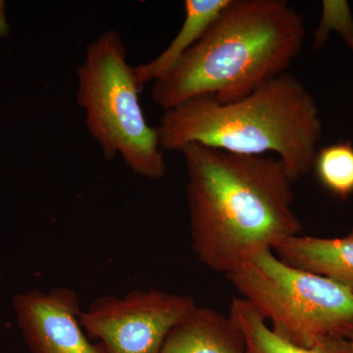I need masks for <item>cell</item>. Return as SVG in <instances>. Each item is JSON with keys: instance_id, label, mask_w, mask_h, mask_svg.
Here are the masks:
<instances>
[{"instance_id": "cell-1", "label": "cell", "mask_w": 353, "mask_h": 353, "mask_svg": "<svg viewBox=\"0 0 353 353\" xmlns=\"http://www.w3.org/2000/svg\"><path fill=\"white\" fill-rule=\"evenodd\" d=\"M181 152L192 250L209 269L227 276L254 253L301 234L294 180L279 158L196 143Z\"/></svg>"}, {"instance_id": "cell-2", "label": "cell", "mask_w": 353, "mask_h": 353, "mask_svg": "<svg viewBox=\"0 0 353 353\" xmlns=\"http://www.w3.org/2000/svg\"><path fill=\"white\" fill-rule=\"evenodd\" d=\"M301 14L285 0H230L176 66L153 83L164 111L199 97L231 103L287 73L303 50Z\"/></svg>"}, {"instance_id": "cell-3", "label": "cell", "mask_w": 353, "mask_h": 353, "mask_svg": "<svg viewBox=\"0 0 353 353\" xmlns=\"http://www.w3.org/2000/svg\"><path fill=\"white\" fill-rule=\"evenodd\" d=\"M157 129L163 152L196 143L236 154H275L294 182L312 170L322 136L314 97L289 72L231 103L190 99L164 111Z\"/></svg>"}, {"instance_id": "cell-4", "label": "cell", "mask_w": 353, "mask_h": 353, "mask_svg": "<svg viewBox=\"0 0 353 353\" xmlns=\"http://www.w3.org/2000/svg\"><path fill=\"white\" fill-rule=\"evenodd\" d=\"M119 32L108 30L88 44L77 68V102L85 126L106 159L119 155L141 178L158 181L166 175L157 128L146 122L139 101L134 67Z\"/></svg>"}, {"instance_id": "cell-5", "label": "cell", "mask_w": 353, "mask_h": 353, "mask_svg": "<svg viewBox=\"0 0 353 353\" xmlns=\"http://www.w3.org/2000/svg\"><path fill=\"white\" fill-rule=\"evenodd\" d=\"M227 278L290 343L313 347L353 339V294L340 283L285 263L273 250L245 259Z\"/></svg>"}, {"instance_id": "cell-6", "label": "cell", "mask_w": 353, "mask_h": 353, "mask_svg": "<svg viewBox=\"0 0 353 353\" xmlns=\"http://www.w3.org/2000/svg\"><path fill=\"white\" fill-rule=\"evenodd\" d=\"M185 294L159 290L104 296L81 313V324L101 353H159L167 334L196 307Z\"/></svg>"}, {"instance_id": "cell-7", "label": "cell", "mask_w": 353, "mask_h": 353, "mask_svg": "<svg viewBox=\"0 0 353 353\" xmlns=\"http://www.w3.org/2000/svg\"><path fill=\"white\" fill-rule=\"evenodd\" d=\"M14 308L32 353H101L83 331L75 290H32L14 297Z\"/></svg>"}, {"instance_id": "cell-8", "label": "cell", "mask_w": 353, "mask_h": 353, "mask_svg": "<svg viewBox=\"0 0 353 353\" xmlns=\"http://www.w3.org/2000/svg\"><path fill=\"white\" fill-rule=\"evenodd\" d=\"M159 353H246V345L230 316L196 306L169 332Z\"/></svg>"}, {"instance_id": "cell-9", "label": "cell", "mask_w": 353, "mask_h": 353, "mask_svg": "<svg viewBox=\"0 0 353 353\" xmlns=\"http://www.w3.org/2000/svg\"><path fill=\"white\" fill-rule=\"evenodd\" d=\"M275 252L285 263L332 279L353 294V228L341 238L299 234Z\"/></svg>"}, {"instance_id": "cell-10", "label": "cell", "mask_w": 353, "mask_h": 353, "mask_svg": "<svg viewBox=\"0 0 353 353\" xmlns=\"http://www.w3.org/2000/svg\"><path fill=\"white\" fill-rule=\"evenodd\" d=\"M229 2L230 0H185V19L175 38L154 59L134 67L139 87L157 82L170 72L205 34Z\"/></svg>"}, {"instance_id": "cell-11", "label": "cell", "mask_w": 353, "mask_h": 353, "mask_svg": "<svg viewBox=\"0 0 353 353\" xmlns=\"http://www.w3.org/2000/svg\"><path fill=\"white\" fill-rule=\"evenodd\" d=\"M229 316L245 338L246 353H348L350 341L340 339L313 347L290 343L268 327L263 316L243 297L233 299Z\"/></svg>"}, {"instance_id": "cell-12", "label": "cell", "mask_w": 353, "mask_h": 353, "mask_svg": "<svg viewBox=\"0 0 353 353\" xmlns=\"http://www.w3.org/2000/svg\"><path fill=\"white\" fill-rule=\"evenodd\" d=\"M312 170L318 181L333 196L347 199L353 194V145L333 143L316 153Z\"/></svg>"}, {"instance_id": "cell-13", "label": "cell", "mask_w": 353, "mask_h": 353, "mask_svg": "<svg viewBox=\"0 0 353 353\" xmlns=\"http://www.w3.org/2000/svg\"><path fill=\"white\" fill-rule=\"evenodd\" d=\"M331 32L340 34L348 48L353 51V17L347 1L325 0L322 2L321 21L313 34V48L315 50H319L326 43Z\"/></svg>"}, {"instance_id": "cell-14", "label": "cell", "mask_w": 353, "mask_h": 353, "mask_svg": "<svg viewBox=\"0 0 353 353\" xmlns=\"http://www.w3.org/2000/svg\"><path fill=\"white\" fill-rule=\"evenodd\" d=\"M6 3L3 1H0V36H6L9 30V26L6 21Z\"/></svg>"}, {"instance_id": "cell-15", "label": "cell", "mask_w": 353, "mask_h": 353, "mask_svg": "<svg viewBox=\"0 0 353 353\" xmlns=\"http://www.w3.org/2000/svg\"><path fill=\"white\" fill-rule=\"evenodd\" d=\"M348 353H353V339L350 341V345H348Z\"/></svg>"}]
</instances>
